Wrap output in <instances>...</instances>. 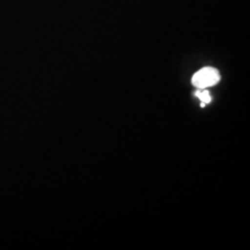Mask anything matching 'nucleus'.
<instances>
[{"instance_id": "obj_1", "label": "nucleus", "mask_w": 250, "mask_h": 250, "mask_svg": "<svg viewBox=\"0 0 250 250\" xmlns=\"http://www.w3.org/2000/svg\"><path fill=\"white\" fill-rule=\"evenodd\" d=\"M220 80V74L213 67H204L192 77V85L197 88H208L214 86Z\"/></svg>"}, {"instance_id": "obj_2", "label": "nucleus", "mask_w": 250, "mask_h": 250, "mask_svg": "<svg viewBox=\"0 0 250 250\" xmlns=\"http://www.w3.org/2000/svg\"><path fill=\"white\" fill-rule=\"evenodd\" d=\"M196 96L204 103H210L212 101L210 92H208V90H205L204 88H198V90L196 92Z\"/></svg>"}]
</instances>
